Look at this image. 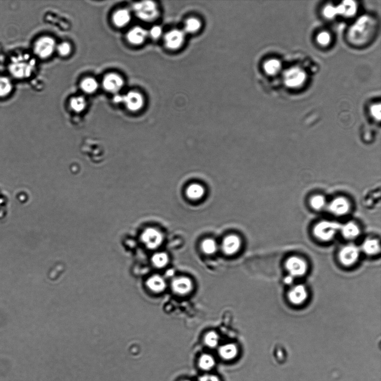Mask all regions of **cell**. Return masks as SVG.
<instances>
[{
	"mask_svg": "<svg viewBox=\"0 0 381 381\" xmlns=\"http://www.w3.org/2000/svg\"><path fill=\"white\" fill-rule=\"evenodd\" d=\"M284 268L288 276L292 278H301L307 273L309 265L304 257L293 255L285 257Z\"/></svg>",
	"mask_w": 381,
	"mask_h": 381,
	"instance_id": "cell-1",
	"label": "cell"
},
{
	"mask_svg": "<svg viewBox=\"0 0 381 381\" xmlns=\"http://www.w3.org/2000/svg\"><path fill=\"white\" fill-rule=\"evenodd\" d=\"M373 21L370 17H362L351 29L349 38L354 43L367 42L366 40L371 37L373 31Z\"/></svg>",
	"mask_w": 381,
	"mask_h": 381,
	"instance_id": "cell-2",
	"label": "cell"
},
{
	"mask_svg": "<svg viewBox=\"0 0 381 381\" xmlns=\"http://www.w3.org/2000/svg\"><path fill=\"white\" fill-rule=\"evenodd\" d=\"M133 9L139 18L145 21H153L159 15L156 5L151 1L134 4Z\"/></svg>",
	"mask_w": 381,
	"mask_h": 381,
	"instance_id": "cell-3",
	"label": "cell"
},
{
	"mask_svg": "<svg viewBox=\"0 0 381 381\" xmlns=\"http://www.w3.org/2000/svg\"><path fill=\"white\" fill-rule=\"evenodd\" d=\"M340 229V226L335 222L323 221L314 228L315 236L322 241H329Z\"/></svg>",
	"mask_w": 381,
	"mask_h": 381,
	"instance_id": "cell-4",
	"label": "cell"
},
{
	"mask_svg": "<svg viewBox=\"0 0 381 381\" xmlns=\"http://www.w3.org/2000/svg\"><path fill=\"white\" fill-rule=\"evenodd\" d=\"M35 65L33 59L28 56L20 57L12 65V72L19 77H26L30 75Z\"/></svg>",
	"mask_w": 381,
	"mask_h": 381,
	"instance_id": "cell-5",
	"label": "cell"
},
{
	"mask_svg": "<svg viewBox=\"0 0 381 381\" xmlns=\"http://www.w3.org/2000/svg\"><path fill=\"white\" fill-rule=\"evenodd\" d=\"M56 44L55 40L48 37L39 39L35 44V53L41 58L50 57L55 50Z\"/></svg>",
	"mask_w": 381,
	"mask_h": 381,
	"instance_id": "cell-6",
	"label": "cell"
},
{
	"mask_svg": "<svg viewBox=\"0 0 381 381\" xmlns=\"http://www.w3.org/2000/svg\"><path fill=\"white\" fill-rule=\"evenodd\" d=\"M360 251L353 245L344 246L338 254V258L342 264L345 266H352L358 261Z\"/></svg>",
	"mask_w": 381,
	"mask_h": 381,
	"instance_id": "cell-7",
	"label": "cell"
},
{
	"mask_svg": "<svg viewBox=\"0 0 381 381\" xmlns=\"http://www.w3.org/2000/svg\"><path fill=\"white\" fill-rule=\"evenodd\" d=\"M308 291L303 285L292 286L288 292L289 301L295 306H301L307 301Z\"/></svg>",
	"mask_w": 381,
	"mask_h": 381,
	"instance_id": "cell-8",
	"label": "cell"
},
{
	"mask_svg": "<svg viewBox=\"0 0 381 381\" xmlns=\"http://www.w3.org/2000/svg\"><path fill=\"white\" fill-rule=\"evenodd\" d=\"M143 242L150 249L159 248L162 242L163 237L159 231L154 228H148L142 234Z\"/></svg>",
	"mask_w": 381,
	"mask_h": 381,
	"instance_id": "cell-9",
	"label": "cell"
},
{
	"mask_svg": "<svg viewBox=\"0 0 381 381\" xmlns=\"http://www.w3.org/2000/svg\"><path fill=\"white\" fill-rule=\"evenodd\" d=\"M185 39V33L180 30H173L168 33L164 37L167 48L171 50H177L183 45Z\"/></svg>",
	"mask_w": 381,
	"mask_h": 381,
	"instance_id": "cell-10",
	"label": "cell"
},
{
	"mask_svg": "<svg viewBox=\"0 0 381 381\" xmlns=\"http://www.w3.org/2000/svg\"><path fill=\"white\" fill-rule=\"evenodd\" d=\"M124 85V79L120 75L116 73H110L105 75L103 80L104 90L110 93L118 92Z\"/></svg>",
	"mask_w": 381,
	"mask_h": 381,
	"instance_id": "cell-11",
	"label": "cell"
},
{
	"mask_svg": "<svg viewBox=\"0 0 381 381\" xmlns=\"http://www.w3.org/2000/svg\"><path fill=\"white\" fill-rule=\"evenodd\" d=\"M124 103L127 108L131 111H138L142 109L144 103L142 95L138 92L131 91L124 96Z\"/></svg>",
	"mask_w": 381,
	"mask_h": 381,
	"instance_id": "cell-12",
	"label": "cell"
},
{
	"mask_svg": "<svg viewBox=\"0 0 381 381\" xmlns=\"http://www.w3.org/2000/svg\"><path fill=\"white\" fill-rule=\"evenodd\" d=\"M241 246V239L236 235H230L226 237L222 242L223 251L228 255L236 254Z\"/></svg>",
	"mask_w": 381,
	"mask_h": 381,
	"instance_id": "cell-13",
	"label": "cell"
},
{
	"mask_svg": "<svg viewBox=\"0 0 381 381\" xmlns=\"http://www.w3.org/2000/svg\"><path fill=\"white\" fill-rule=\"evenodd\" d=\"M173 291L179 295L188 294L193 289L192 281L187 278L181 277L175 279L172 284Z\"/></svg>",
	"mask_w": 381,
	"mask_h": 381,
	"instance_id": "cell-14",
	"label": "cell"
},
{
	"mask_svg": "<svg viewBox=\"0 0 381 381\" xmlns=\"http://www.w3.org/2000/svg\"><path fill=\"white\" fill-rule=\"evenodd\" d=\"M305 79L306 75L300 69L294 68L289 70L285 74V82L287 85L290 87H297L302 85Z\"/></svg>",
	"mask_w": 381,
	"mask_h": 381,
	"instance_id": "cell-15",
	"label": "cell"
},
{
	"mask_svg": "<svg viewBox=\"0 0 381 381\" xmlns=\"http://www.w3.org/2000/svg\"><path fill=\"white\" fill-rule=\"evenodd\" d=\"M350 208V204L347 199L339 197L334 199L330 206V209L332 213L338 215H342L348 213Z\"/></svg>",
	"mask_w": 381,
	"mask_h": 381,
	"instance_id": "cell-16",
	"label": "cell"
},
{
	"mask_svg": "<svg viewBox=\"0 0 381 381\" xmlns=\"http://www.w3.org/2000/svg\"><path fill=\"white\" fill-rule=\"evenodd\" d=\"M148 36V32L141 27H135L131 29L127 35L128 42L134 45L143 44Z\"/></svg>",
	"mask_w": 381,
	"mask_h": 381,
	"instance_id": "cell-17",
	"label": "cell"
},
{
	"mask_svg": "<svg viewBox=\"0 0 381 381\" xmlns=\"http://www.w3.org/2000/svg\"><path fill=\"white\" fill-rule=\"evenodd\" d=\"M219 356L222 360L230 361L236 358L238 348L236 344L228 343L222 345L219 350Z\"/></svg>",
	"mask_w": 381,
	"mask_h": 381,
	"instance_id": "cell-18",
	"label": "cell"
},
{
	"mask_svg": "<svg viewBox=\"0 0 381 381\" xmlns=\"http://www.w3.org/2000/svg\"><path fill=\"white\" fill-rule=\"evenodd\" d=\"M114 25L118 28L126 26L131 20V14L126 9H121L117 11L113 17Z\"/></svg>",
	"mask_w": 381,
	"mask_h": 381,
	"instance_id": "cell-19",
	"label": "cell"
},
{
	"mask_svg": "<svg viewBox=\"0 0 381 381\" xmlns=\"http://www.w3.org/2000/svg\"><path fill=\"white\" fill-rule=\"evenodd\" d=\"M198 365L202 371H210L215 366L216 361L213 356L204 353L199 357Z\"/></svg>",
	"mask_w": 381,
	"mask_h": 381,
	"instance_id": "cell-20",
	"label": "cell"
},
{
	"mask_svg": "<svg viewBox=\"0 0 381 381\" xmlns=\"http://www.w3.org/2000/svg\"><path fill=\"white\" fill-rule=\"evenodd\" d=\"M148 288L155 292H162L166 288V283L161 277L159 275L151 277L147 282Z\"/></svg>",
	"mask_w": 381,
	"mask_h": 381,
	"instance_id": "cell-21",
	"label": "cell"
},
{
	"mask_svg": "<svg viewBox=\"0 0 381 381\" xmlns=\"http://www.w3.org/2000/svg\"><path fill=\"white\" fill-rule=\"evenodd\" d=\"M204 194V187L198 184L190 185L186 190L187 197L192 200H198V199H201Z\"/></svg>",
	"mask_w": 381,
	"mask_h": 381,
	"instance_id": "cell-22",
	"label": "cell"
},
{
	"mask_svg": "<svg viewBox=\"0 0 381 381\" xmlns=\"http://www.w3.org/2000/svg\"><path fill=\"white\" fill-rule=\"evenodd\" d=\"M363 251L368 255H375L380 252L379 242L376 239H367L362 246Z\"/></svg>",
	"mask_w": 381,
	"mask_h": 381,
	"instance_id": "cell-23",
	"label": "cell"
},
{
	"mask_svg": "<svg viewBox=\"0 0 381 381\" xmlns=\"http://www.w3.org/2000/svg\"><path fill=\"white\" fill-rule=\"evenodd\" d=\"M342 232L345 238L352 239L359 235L360 231L358 226L354 223H349L342 228Z\"/></svg>",
	"mask_w": 381,
	"mask_h": 381,
	"instance_id": "cell-24",
	"label": "cell"
},
{
	"mask_svg": "<svg viewBox=\"0 0 381 381\" xmlns=\"http://www.w3.org/2000/svg\"><path fill=\"white\" fill-rule=\"evenodd\" d=\"M80 87L85 93L91 94L97 91L98 84L95 79L89 77L85 78L81 81Z\"/></svg>",
	"mask_w": 381,
	"mask_h": 381,
	"instance_id": "cell-25",
	"label": "cell"
},
{
	"mask_svg": "<svg viewBox=\"0 0 381 381\" xmlns=\"http://www.w3.org/2000/svg\"><path fill=\"white\" fill-rule=\"evenodd\" d=\"M87 102L84 97H73L70 101V106L76 113H80L86 107Z\"/></svg>",
	"mask_w": 381,
	"mask_h": 381,
	"instance_id": "cell-26",
	"label": "cell"
},
{
	"mask_svg": "<svg viewBox=\"0 0 381 381\" xmlns=\"http://www.w3.org/2000/svg\"><path fill=\"white\" fill-rule=\"evenodd\" d=\"M204 341L207 347L210 348H214L218 346L220 337L218 334L215 332H210L205 336Z\"/></svg>",
	"mask_w": 381,
	"mask_h": 381,
	"instance_id": "cell-27",
	"label": "cell"
},
{
	"mask_svg": "<svg viewBox=\"0 0 381 381\" xmlns=\"http://www.w3.org/2000/svg\"><path fill=\"white\" fill-rule=\"evenodd\" d=\"M201 28V21L197 19L192 18L186 21L184 32L190 34L195 33L199 31Z\"/></svg>",
	"mask_w": 381,
	"mask_h": 381,
	"instance_id": "cell-28",
	"label": "cell"
},
{
	"mask_svg": "<svg viewBox=\"0 0 381 381\" xmlns=\"http://www.w3.org/2000/svg\"><path fill=\"white\" fill-rule=\"evenodd\" d=\"M152 261L156 267L162 268L167 265L169 257L164 253H157L152 257Z\"/></svg>",
	"mask_w": 381,
	"mask_h": 381,
	"instance_id": "cell-29",
	"label": "cell"
},
{
	"mask_svg": "<svg viewBox=\"0 0 381 381\" xmlns=\"http://www.w3.org/2000/svg\"><path fill=\"white\" fill-rule=\"evenodd\" d=\"M202 249L205 254L212 255L217 250V245L212 239H206L202 242Z\"/></svg>",
	"mask_w": 381,
	"mask_h": 381,
	"instance_id": "cell-30",
	"label": "cell"
},
{
	"mask_svg": "<svg viewBox=\"0 0 381 381\" xmlns=\"http://www.w3.org/2000/svg\"><path fill=\"white\" fill-rule=\"evenodd\" d=\"M280 68V63L277 60L269 61L265 63L264 66L266 72L269 74L277 73Z\"/></svg>",
	"mask_w": 381,
	"mask_h": 381,
	"instance_id": "cell-31",
	"label": "cell"
},
{
	"mask_svg": "<svg viewBox=\"0 0 381 381\" xmlns=\"http://www.w3.org/2000/svg\"><path fill=\"white\" fill-rule=\"evenodd\" d=\"M310 204L313 209L320 210L325 206V198L320 195L315 196L310 200Z\"/></svg>",
	"mask_w": 381,
	"mask_h": 381,
	"instance_id": "cell-32",
	"label": "cell"
},
{
	"mask_svg": "<svg viewBox=\"0 0 381 381\" xmlns=\"http://www.w3.org/2000/svg\"><path fill=\"white\" fill-rule=\"evenodd\" d=\"M11 90L10 81L4 78H0V96L8 95Z\"/></svg>",
	"mask_w": 381,
	"mask_h": 381,
	"instance_id": "cell-33",
	"label": "cell"
},
{
	"mask_svg": "<svg viewBox=\"0 0 381 381\" xmlns=\"http://www.w3.org/2000/svg\"><path fill=\"white\" fill-rule=\"evenodd\" d=\"M342 5L344 8V14L351 16L355 14L356 6L354 2L351 1L344 2Z\"/></svg>",
	"mask_w": 381,
	"mask_h": 381,
	"instance_id": "cell-34",
	"label": "cell"
},
{
	"mask_svg": "<svg viewBox=\"0 0 381 381\" xmlns=\"http://www.w3.org/2000/svg\"><path fill=\"white\" fill-rule=\"evenodd\" d=\"M57 50L60 54L62 57L68 56L70 52L72 51L71 45L68 43L64 42L59 45L57 47Z\"/></svg>",
	"mask_w": 381,
	"mask_h": 381,
	"instance_id": "cell-35",
	"label": "cell"
},
{
	"mask_svg": "<svg viewBox=\"0 0 381 381\" xmlns=\"http://www.w3.org/2000/svg\"><path fill=\"white\" fill-rule=\"evenodd\" d=\"M162 32V29L160 26H154L150 29L149 34L152 38L157 39L161 37Z\"/></svg>",
	"mask_w": 381,
	"mask_h": 381,
	"instance_id": "cell-36",
	"label": "cell"
},
{
	"mask_svg": "<svg viewBox=\"0 0 381 381\" xmlns=\"http://www.w3.org/2000/svg\"><path fill=\"white\" fill-rule=\"evenodd\" d=\"M197 381H221V379L216 375L205 374L199 377Z\"/></svg>",
	"mask_w": 381,
	"mask_h": 381,
	"instance_id": "cell-37",
	"label": "cell"
},
{
	"mask_svg": "<svg viewBox=\"0 0 381 381\" xmlns=\"http://www.w3.org/2000/svg\"><path fill=\"white\" fill-rule=\"evenodd\" d=\"M318 42L322 45H326L330 43L331 37L329 34L323 32L320 33L317 38Z\"/></svg>",
	"mask_w": 381,
	"mask_h": 381,
	"instance_id": "cell-38",
	"label": "cell"
},
{
	"mask_svg": "<svg viewBox=\"0 0 381 381\" xmlns=\"http://www.w3.org/2000/svg\"><path fill=\"white\" fill-rule=\"evenodd\" d=\"M324 14L328 18H332L337 14L336 8L329 6L324 9Z\"/></svg>",
	"mask_w": 381,
	"mask_h": 381,
	"instance_id": "cell-39",
	"label": "cell"
},
{
	"mask_svg": "<svg viewBox=\"0 0 381 381\" xmlns=\"http://www.w3.org/2000/svg\"><path fill=\"white\" fill-rule=\"evenodd\" d=\"M371 113L375 119H380V105H374L371 108Z\"/></svg>",
	"mask_w": 381,
	"mask_h": 381,
	"instance_id": "cell-40",
	"label": "cell"
},
{
	"mask_svg": "<svg viewBox=\"0 0 381 381\" xmlns=\"http://www.w3.org/2000/svg\"><path fill=\"white\" fill-rule=\"evenodd\" d=\"M124 96L116 95L114 98V101L116 103H120L124 102Z\"/></svg>",
	"mask_w": 381,
	"mask_h": 381,
	"instance_id": "cell-41",
	"label": "cell"
},
{
	"mask_svg": "<svg viewBox=\"0 0 381 381\" xmlns=\"http://www.w3.org/2000/svg\"><path fill=\"white\" fill-rule=\"evenodd\" d=\"M182 381H192V380H188V379H186V380H182Z\"/></svg>",
	"mask_w": 381,
	"mask_h": 381,
	"instance_id": "cell-42",
	"label": "cell"
}]
</instances>
